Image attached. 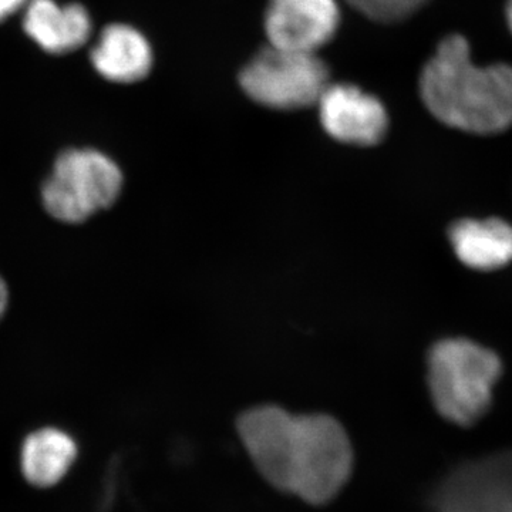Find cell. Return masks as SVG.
Segmentation results:
<instances>
[{"instance_id": "6da1fadb", "label": "cell", "mask_w": 512, "mask_h": 512, "mask_svg": "<svg viewBox=\"0 0 512 512\" xmlns=\"http://www.w3.org/2000/svg\"><path fill=\"white\" fill-rule=\"evenodd\" d=\"M238 433L261 476L306 503H329L352 474L348 434L326 414L295 416L281 407H255L239 417Z\"/></svg>"}, {"instance_id": "7a4b0ae2", "label": "cell", "mask_w": 512, "mask_h": 512, "mask_svg": "<svg viewBox=\"0 0 512 512\" xmlns=\"http://www.w3.org/2000/svg\"><path fill=\"white\" fill-rule=\"evenodd\" d=\"M421 99L447 126L476 134H495L512 126V67L476 66L460 35L446 37L424 66Z\"/></svg>"}, {"instance_id": "3957f363", "label": "cell", "mask_w": 512, "mask_h": 512, "mask_svg": "<svg viewBox=\"0 0 512 512\" xmlns=\"http://www.w3.org/2000/svg\"><path fill=\"white\" fill-rule=\"evenodd\" d=\"M500 359L467 339H446L431 349L429 387L437 412L458 426L468 427L487 413Z\"/></svg>"}, {"instance_id": "277c9868", "label": "cell", "mask_w": 512, "mask_h": 512, "mask_svg": "<svg viewBox=\"0 0 512 512\" xmlns=\"http://www.w3.org/2000/svg\"><path fill=\"white\" fill-rule=\"evenodd\" d=\"M119 165L96 150H67L57 157L42 187L45 210L57 221L80 224L119 198Z\"/></svg>"}, {"instance_id": "5b68a950", "label": "cell", "mask_w": 512, "mask_h": 512, "mask_svg": "<svg viewBox=\"0 0 512 512\" xmlns=\"http://www.w3.org/2000/svg\"><path fill=\"white\" fill-rule=\"evenodd\" d=\"M249 99L275 110L318 104L329 86V70L316 53L271 46L256 53L239 74Z\"/></svg>"}, {"instance_id": "8992f818", "label": "cell", "mask_w": 512, "mask_h": 512, "mask_svg": "<svg viewBox=\"0 0 512 512\" xmlns=\"http://www.w3.org/2000/svg\"><path fill=\"white\" fill-rule=\"evenodd\" d=\"M433 512H512V450L457 467L431 498Z\"/></svg>"}, {"instance_id": "52a82bcc", "label": "cell", "mask_w": 512, "mask_h": 512, "mask_svg": "<svg viewBox=\"0 0 512 512\" xmlns=\"http://www.w3.org/2000/svg\"><path fill=\"white\" fill-rule=\"evenodd\" d=\"M264 22L269 45L316 53L338 32L340 9L336 0H269Z\"/></svg>"}, {"instance_id": "ba28073f", "label": "cell", "mask_w": 512, "mask_h": 512, "mask_svg": "<svg viewBox=\"0 0 512 512\" xmlns=\"http://www.w3.org/2000/svg\"><path fill=\"white\" fill-rule=\"evenodd\" d=\"M318 107L326 133L340 143L375 146L389 128L382 101L352 84H329Z\"/></svg>"}, {"instance_id": "9c48e42d", "label": "cell", "mask_w": 512, "mask_h": 512, "mask_svg": "<svg viewBox=\"0 0 512 512\" xmlns=\"http://www.w3.org/2000/svg\"><path fill=\"white\" fill-rule=\"evenodd\" d=\"M23 29L37 46L52 55L73 52L89 42L93 22L82 5H59L55 0H29Z\"/></svg>"}, {"instance_id": "30bf717a", "label": "cell", "mask_w": 512, "mask_h": 512, "mask_svg": "<svg viewBox=\"0 0 512 512\" xmlns=\"http://www.w3.org/2000/svg\"><path fill=\"white\" fill-rule=\"evenodd\" d=\"M94 69L113 83H136L153 67V50L143 33L114 23L100 33L90 53Z\"/></svg>"}, {"instance_id": "8fae6325", "label": "cell", "mask_w": 512, "mask_h": 512, "mask_svg": "<svg viewBox=\"0 0 512 512\" xmlns=\"http://www.w3.org/2000/svg\"><path fill=\"white\" fill-rule=\"evenodd\" d=\"M450 242L457 258L477 271H494L512 261V227L497 218L456 222Z\"/></svg>"}, {"instance_id": "7c38bea8", "label": "cell", "mask_w": 512, "mask_h": 512, "mask_svg": "<svg viewBox=\"0 0 512 512\" xmlns=\"http://www.w3.org/2000/svg\"><path fill=\"white\" fill-rule=\"evenodd\" d=\"M76 443L57 429H42L30 434L22 448V470L36 487L59 483L76 460Z\"/></svg>"}, {"instance_id": "4fadbf2b", "label": "cell", "mask_w": 512, "mask_h": 512, "mask_svg": "<svg viewBox=\"0 0 512 512\" xmlns=\"http://www.w3.org/2000/svg\"><path fill=\"white\" fill-rule=\"evenodd\" d=\"M429 0H348L357 12L380 23H396L412 16Z\"/></svg>"}, {"instance_id": "5bb4252c", "label": "cell", "mask_w": 512, "mask_h": 512, "mask_svg": "<svg viewBox=\"0 0 512 512\" xmlns=\"http://www.w3.org/2000/svg\"><path fill=\"white\" fill-rule=\"evenodd\" d=\"M29 0H0V22L25 9Z\"/></svg>"}, {"instance_id": "9a60e30c", "label": "cell", "mask_w": 512, "mask_h": 512, "mask_svg": "<svg viewBox=\"0 0 512 512\" xmlns=\"http://www.w3.org/2000/svg\"><path fill=\"white\" fill-rule=\"evenodd\" d=\"M8 299V288H6L5 281H3L2 278H0V318H2V315L3 313H5L6 308H8Z\"/></svg>"}, {"instance_id": "2e32d148", "label": "cell", "mask_w": 512, "mask_h": 512, "mask_svg": "<svg viewBox=\"0 0 512 512\" xmlns=\"http://www.w3.org/2000/svg\"><path fill=\"white\" fill-rule=\"evenodd\" d=\"M507 20H508V26H510L511 32H512V0L508 2L507 6Z\"/></svg>"}]
</instances>
